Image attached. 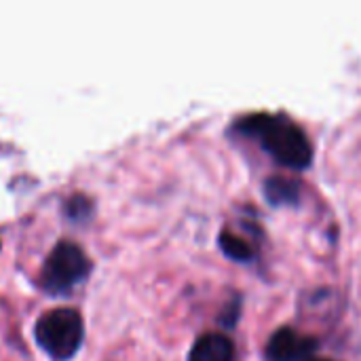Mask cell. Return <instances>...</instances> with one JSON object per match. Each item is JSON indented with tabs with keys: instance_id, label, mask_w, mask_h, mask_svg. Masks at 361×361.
<instances>
[{
	"instance_id": "obj_5",
	"label": "cell",
	"mask_w": 361,
	"mask_h": 361,
	"mask_svg": "<svg viewBox=\"0 0 361 361\" xmlns=\"http://www.w3.org/2000/svg\"><path fill=\"white\" fill-rule=\"evenodd\" d=\"M188 361H235V345L220 332L203 334L192 345Z\"/></svg>"
},
{
	"instance_id": "obj_3",
	"label": "cell",
	"mask_w": 361,
	"mask_h": 361,
	"mask_svg": "<svg viewBox=\"0 0 361 361\" xmlns=\"http://www.w3.org/2000/svg\"><path fill=\"white\" fill-rule=\"evenodd\" d=\"M89 271L91 260L87 254L72 241H59L44 260L40 281L49 294H66L85 281Z\"/></svg>"
},
{
	"instance_id": "obj_6",
	"label": "cell",
	"mask_w": 361,
	"mask_h": 361,
	"mask_svg": "<svg viewBox=\"0 0 361 361\" xmlns=\"http://www.w3.org/2000/svg\"><path fill=\"white\" fill-rule=\"evenodd\" d=\"M262 192L273 207H294L300 203L302 184L288 176H271L264 180Z\"/></svg>"
},
{
	"instance_id": "obj_8",
	"label": "cell",
	"mask_w": 361,
	"mask_h": 361,
	"mask_svg": "<svg viewBox=\"0 0 361 361\" xmlns=\"http://www.w3.org/2000/svg\"><path fill=\"white\" fill-rule=\"evenodd\" d=\"M91 212H93V205L85 195H74L66 201V214L72 220H87Z\"/></svg>"
},
{
	"instance_id": "obj_4",
	"label": "cell",
	"mask_w": 361,
	"mask_h": 361,
	"mask_svg": "<svg viewBox=\"0 0 361 361\" xmlns=\"http://www.w3.org/2000/svg\"><path fill=\"white\" fill-rule=\"evenodd\" d=\"M317 349V341L311 336L298 334L294 328H279L267 343V360L269 361H302L313 355Z\"/></svg>"
},
{
	"instance_id": "obj_9",
	"label": "cell",
	"mask_w": 361,
	"mask_h": 361,
	"mask_svg": "<svg viewBox=\"0 0 361 361\" xmlns=\"http://www.w3.org/2000/svg\"><path fill=\"white\" fill-rule=\"evenodd\" d=\"M302 361H334V360H328V357H317V355H309V357H305Z\"/></svg>"
},
{
	"instance_id": "obj_2",
	"label": "cell",
	"mask_w": 361,
	"mask_h": 361,
	"mask_svg": "<svg viewBox=\"0 0 361 361\" xmlns=\"http://www.w3.org/2000/svg\"><path fill=\"white\" fill-rule=\"evenodd\" d=\"M82 317L74 309L47 311L34 326L38 347L53 361L72 360L82 345Z\"/></svg>"
},
{
	"instance_id": "obj_1",
	"label": "cell",
	"mask_w": 361,
	"mask_h": 361,
	"mask_svg": "<svg viewBox=\"0 0 361 361\" xmlns=\"http://www.w3.org/2000/svg\"><path fill=\"white\" fill-rule=\"evenodd\" d=\"M235 129L245 137L258 140V144L283 167L307 169L313 163V148L305 129L286 114H245L235 121Z\"/></svg>"
},
{
	"instance_id": "obj_7",
	"label": "cell",
	"mask_w": 361,
	"mask_h": 361,
	"mask_svg": "<svg viewBox=\"0 0 361 361\" xmlns=\"http://www.w3.org/2000/svg\"><path fill=\"white\" fill-rule=\"evenodd\" d=\"M218 245L222 250V254L235 262H250L254 260V247L239 235H235L233 231L224 228L218 235Z\"/></svg>"
}]
</instances>
